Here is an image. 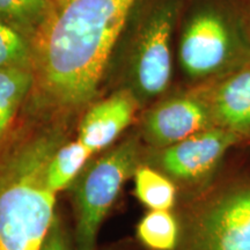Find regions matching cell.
<instances>
[{
    "instance_id": "obj_1",
    "label": "cell",
    "mask_w": 250,
    "mask_h": 250,
    "mask_svg": "<svg viewBox=\"0 0 250 250\" xmlns=\"http://www.w3.org/2000/svg\"><path fill=\"white\" fill-rule=\"evenodd\" d=\"M138 0H51L31 41L37 104L59 114L95 98L117 41Z\"/></svg>"
},
{
    "instance_id": "obj_2",
    "label": "cell",
    "mask_w": 250,
    "mask_h": 250,
    "mask_svg": "<svg viewBox=\"0 0 250 250\" xmlns=\"http://www.w3.org/2000/svg\"><path fill=\"white\" fill-rule=\"evenodd\" d=\"M61 126L36 131L0 158V250H40L54 223L46 167L65 143Z\"/></svg>"
},
{
    "instance_id": "obj_3",
    "label": "cell",
    "mask_w": 250,
    "mask_h": 250,
    "mask_svg": "<svg viewBox=\"0 0 250 250\" xmlns=\"http://www.w3.org/2000/svg\"><path fill=\"white\" fill-rule=\"evenodd\" d=\"M140 148L130 137L83 168L74 191L77 243L79 250H93L99 229L117 201L126 181L139 166Z\"/></svg>"
},
{
    "instance_id": "obj_4",
    "label": "cell",
    "mask_w": 250,
    "mask_h": 250,
    "mask_svg": "<svg viewBox=\"0 0 250 250\" xmlns=\"http://www.w3.org/2000/svg\"><path fill=\"white\" fill-rule=\"evenodd\" d=\"M175 250H250V181L211 192L181 224Z\"/></svg>"
},
{
    "instance_id": "obj_5",
    "label": "cell",
    "mask_w": 250,
    "mask_h": 250,
    "mask_svg": "<svg viewBox=\"0 0 250 250\" xmlns=\"http://www.w3.org/2000/svg\"><path fill=\"white\" fill-rule=\"evenodd\" d=\"M177 0H159L139 24L129 58L130 86L140 103L160 96L169 86L173 72L174 27Z\"/></svg>"
},
{
    "instance_id": "obj_6",
    "label": "cell",
    "mask_w": 250,
    "mask_h": 250,
    "mask_svg": "<svg viewBox=\"0 0 250 250\" xmlns=\"http://www.w3.org/2000/svg\"><path fill=\"white\" fill-rule=\"evenodd\" d=\"M246 46L239 31L223 12L201 9L189 19L180 40V62L188 77L208 79L242 61Z\"/></svg>"
},
{
    "instance_id": "obj_7",
    "label": "cell",
    "mask_w": 250,
    "mask_h": 250,
    "mask_svg": "<svg viewBox=\"0 0 250 250\" xmlns=\"http://www.w3.org/2000/svg\"><path fill=\"white\" fill-rule=\"evenodd\" d=\"M241 140L223 127L213 126L158 149L156 168L174 182L197 186L210 179L228 151Z\"/></svg>"
},
{
    "instance_id": "obj_8",
    "label": "cell",
    "mask_w": 250,
    "mask_h": 250,
    "mask_svg": "<svg viewBox=\"0 0 250 250\" xmlns=\"http://www.w3.org/2000/svg\"><path fill=\"white\" fill-rule=\"evenodd\" d=\"M213 126L206 87L170 96L153 105L144 116L142 134L149 145L160 149Z\"/></svg>"
},
{
    "instance_id": "obj_9",
    "label": "cell",
    "mask_w": 250,
    "mask_h": 250,
    "mask_svg": "<svg viewBox=\"0 0 250 250\" xmlns=\"http://www.w3.org/2000/svg\"><path fill=\"white\" fill-rule=\"evenodd\" d=\"M140 105L131 89L122 88L90 105L78 126V140L94 154L103 151L132 123Z\"/></svg>"
},
{
    "instance_id": "obj_10",
    "label": "cell",
    "mask_w": 250,
    "mask_h": 250,
    "mask_svg": "<svg viewBox=\"0 0 250 250\" xmlns=\"http://www.w3.org/2000/svg\"><path fill=\"white\" fill-rule=\"evenodd\" d=\"M215 126L250 137V65L239 66L208 87Z\"/></svg>"
},
{
    "instance_id": "obj_11",
    "label": "cell",
    "mask_w": 250,
    "mask_h": 250,
    "mask_svg": "<svg viewBox=\"0 0 250 250\" xmlns=\"http://www.w3.org/2000/svg\"><path fill=\"white\" fill-rule=\"evenodd\" d=\"M34 86L31 70H0V149Z\"/></svg>"
},
{
    "instance_id": "obj_12",
    "label": "cell",
    "mask_w": 250,
    "mask_h": 250,
    "mask_svg": "<svg viewBox=\"0 0 250 250\" xmlns=\"http://www.w3.org/2000/svg\"><path fill=\"white\" fill-rule=\"evenodd\" d=\"M93 155L94 153L78 139L62 143L46 167V186L55 195L65 190L78 179Z\"/></svg>"
},
{
    "instance_id": "obj_13",
    "label": "cell",
    "mask_w": 250,
    "mask_h": 250,
    "mask_svg": "<svg viewBox=\"0 0 250 250\" xmlns=\"http://www.w3.org/2000/svg\"><path fill=\"white\" fill-rule=\"evenodd\" d=\"M133 180L134 195L149 211H170L176 204L175 182L158 168L139 164Z\"/></svg>"
},
{
    "instance_id": "obj_14",
    "label": "cell",
    "mask_w": 250,
    "mask_h": 250,
    "mask_svg": "<svg viewBox=\"0 0 250 250\" xmlns=\"http://www.w3.org/2000/svg\"><path fill=\"white\" fill-rule=\"evenodd\" d=\"M51 0H0V22L31 43L49 13Z\"/></svg>"
},
{
    "instance_id": "obj_15",
    "label": "cell",
    "mask_w": 250,
    "mask_h": 250,
    "mask_svg": "<svg viewBox=\"0 0 250 250\" xmlns=\"http://www.w3.org/2000/svg\"><path fill=\"white\" fill-rule=\"evenodd\" d=\"M139 241L149 250H175L181 236V223L170 211H149L137 226Z\"/></svg>"
},
{
    "instance_id": "obj_16",
    "label": "cell",
    "mask_w": 250,
    "mask_h": 250,
    "mask_svg": "<svg viewBox=\"0 0 250 250\" xmlns=\"http://www.w3.org/2000/svg\"><path fill=\"white\" fill-rule=\"evenodd\" d=\"M9 68L33 71V51L26 37L0 22V70Z\"/></svg>"
},
{
    "instance_id": "obj_17",
    "label": "cell",
    "mask_w": 250,
    "mask_h": 250,
    "mask_svg": "<svg viewBox=\"0 0 250 250\" xmlns=\"http://www.w3.org/2000/svg\"><path fill=\"white\" fill-rule=\"evenodd\" d=\"M40 250H70L66 233L59 218H55Z\"/></svg>"
}]
</instances>
